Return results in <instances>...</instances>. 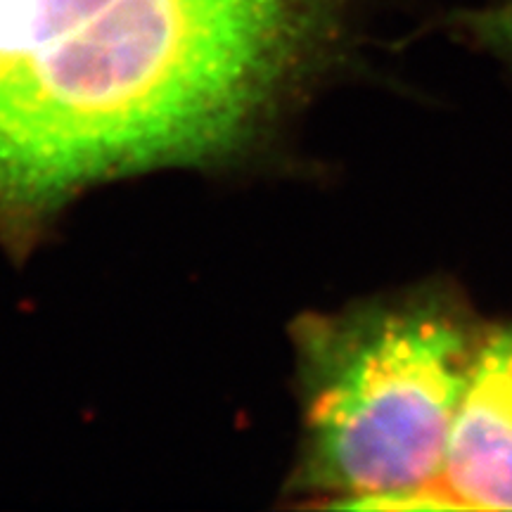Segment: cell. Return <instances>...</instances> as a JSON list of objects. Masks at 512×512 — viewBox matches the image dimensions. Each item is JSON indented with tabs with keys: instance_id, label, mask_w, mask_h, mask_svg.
I'll return each mask as SVG.
<instances>
[{
	"instance_id": "4",
	"label": "cell",
	"mask_w": 512,
	"mask_h": 512,
	"mask_svg": "<svg viewBox=\"0 0 512 512\" xmlns=\"http://www.w3.org/2000/svg\"><path fill=\"white\" fill-rule=\"evenodd\" d=\"M465 34L479 48L512 67V0H494L460 17Z\"/></svg>"
},
{
	"instance_id": "2",
	"label": "cell",
	"mask_w": 512,
	"mask_h": 512,
	"mask_svg": "<svg viewBox=\"0 0 512 512\" xmlns=\"http://www.w3.org/2000/svg\"><path fill=\"white\" fill-rule=\"evenodd\" d=\"M309 347V475L339 508H430L477 342L439 304H370Z\"/></svg>"
},
{
	"instance_id": "1",
	"label": "cell",
	"mask_w": 512,
	"mask_h": 512,
	"mask_svg": "<svg viewBox=\"0 0 512 512\" xmlns=\"http://www.w3.org/2000/svg\"><path fill=\"white\" fill-rule=\"evenodd\" d=\"M332 0H0V207L226 152Z\"/></svg>"
},
{
	"instance_id": "3",
	"label": "cell",
	"mask_w": 512,
	"mask_h": 512,
	"mask_svg": "<svg viewBox=\"0 0 512 512\" xmlns=\"http://www.w3.org/2000/svg\"><path fill=\"white\" fill-rule=\"evenodd\" d=\"M430 508L512 510V328L477 342Z\"/></svg>"
}]
</instances>
